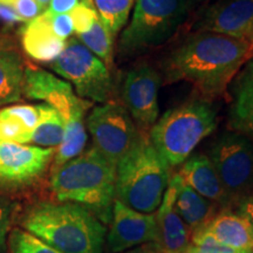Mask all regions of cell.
<instances>
[{
	"instance_id": "cell-12",
	"label": "cell",
	"mask_w": 253,
	"mask_h": 253,
	"mask_svg": "<svg viewBox=\"0 0 253 253\" xmlns=\"http://www.w3.org/2000/svg\"><path fill=\"white\" fill-rule=\"evenodd\" d=\"M192 32L253 38V0H213L201 5L189 25Z\"/></svg>"
},
{
	"instance_id": "cell-30",
	"label": "cell",
	"mask_w": 253,
	"mask_h": 253,
	"mask_svg": "<svg viewBox=\"0 0 253 253\" xmlns=\"http://www.w3.org/2000/svg\"><path fill=\"white\" fill-rule=\"evenodd\" d=\"M32 131H28L23 125L15 120L0 116V141L28 144Z\"/></svg>"
},
{
	"instance_id": "cell-6",
	"label": "cell",
	"mask_w": 253,
	"mask_h": 253,
	"mask_svg": "<svg viewBox=\"0 0 253 253\" xmlns=\"http://www.w3.org/2000/svg\"><path fill=\"white\" fill-rule=\"evenodd\" d=\"M217 126V109L211 101H188L168 110L149 130L155 149L169 167L183 164L196 147Z\"/></svg>"
},
{
	"instance_id": "cell-37",
	"label": "cell",
	"mask_w": 253,
	"mask_h": 253,
	"mask_svg": "<svg viewBox=\"0 0 253 253\" xmlns=\"http://www.w3.org/2000/svg\"><path fill=\"white\" fill-rule=\"evenodd\" d=\"M183 253H202L201 251H199V250L197 249V248H196V246H194V245H190L189 246V248L188 249H186L185 250V251L184 252H183Z\"/></svg>"
},
{
	"instance_id": "cell-26",
	"label": "cell",
	"mask_w": 253,
	"mask_h": 253,
	"mask_svg": "<svg viewBox=\"0 0 253 253\" xmlns=\"http://www.w3.org/2000/svg\"><path fill=\"white\" fill-rule=\"evenodd\" d=\"M7 249L11 253H62L50 248L23 229L9 231Z\"/></svg>"
},
{
	"instance_id": "cell-36",
	"label": "cell",
	"mask_w": 253,
	"mask_h": 253,
	"mask_svg": "<svg viewBox=\"0 0 253 253\" xmlns=\"http://www.w3.org/2000/svg\"><path fill=\"white\" fill-rule=\"evenodd\" d=\"M121 253H162V251H161L160 246L156 243H148V244L140 245L137 248L130 249L128 251Z\"/></svg>"
},
{
	"instance_id": "cell-19",
	"label": "cell",
	"mask_w": 253,
	"mask_h": 253,
	"mask_svg": "<svg viewBox=\"0 0 253 253\" xmlns=\"http://www.w3.org/2000/svg\"><path fill=\"white\" fill-rule=\"evenodd\" d=\"M178 176L186 185L212 203L230 204L216 169L207 155L196 154L190 156L183 163Z\"/></svg>"
},
{
	"instance_id": "cell-4",
	"label": "cell",
	"mask_w": 253,
	"mask_h": 253,
	"mask_svg": "<svg viewBox=\"0 0 253 253\" xmlns=\"http://www.w3.org/2000/svg\"><path fill=\"white\" fill-rule=\"evenodd\" d=\"M199 6L196 0H136L131 20L120 38V56L137 58L167 45L189 27Z\"/></svg>"
},
{
	"instance_id": "cell-33",
	"label": "cell",
	"mask_w": 253,
	"mask_h": 253,
	"mask_svg": "<svg viewBox=\"0 0 253 253\" xmlns=\"http://www.w3.org/2000/svg\"><path fill=\"white\" fill-rule=\"evenodd\" d=\"M81 0H49L47 11L52 14L69 13Z\"/></svg>"
},
{
	"instance_id": "cell-31",
	"label": "cell",
	"mask_w": 253,
	"mask_h": 253,
	"mask_svg": "<svg viewBox=\"0 0 253 253\" xmlns=\"http://www.w3.org/2000/svg\"><path fill=\"white\" fill-rule=\"evenodd\" d=\"M191 244L196 246L202 253H251L239 251V250L231 249L229 246L220 244L204 229H199L192 233Z\"/></svg>"
},
{
	"instance_id": "cell-11",
	"label": "cell",
	"mask_w": 253,
	"mask_h": 253,
	"mask_svg": "<svg viewBox=\"0 0 253 253\" xmlns=\"http://www.w3.org/2000/svg\"><path fill=\"white\" fill-rule=\"evenodd\" d=\"M161 84V73L148 63H140L126 73L122 87V99L125 108L138 126V130H150L158 120V90Z\"/></svg>"
},
{
	"instance_id": "cell-16",
	"label": "cell",
	"mask_w": 253,
	"mask_h": 253,
	"mask_svg": "<svg viewBox=\"0 0 253 253\" xmlns=\"http://www.w3.org/2000/svg\"><path fill=\"white\" fill-rule=\"evenodd\" d=\"M230 130L253 142V58L231 82Z\"/></svg>"
},
{
	"instance_id": "cell-13",
	"label": "cell",
	"mask_w": 253,
	"mask_h": 253,
	"mask_svg": "<svg viewBox=\"0 0 253 253\" xmlns=\"http://www.w3.org/2000/svg\"><path fill=\"white\" fill-rule=\"evenodd\" d=\"M23 95L31 100H42L61 114L65 123L84 116L91 107L90 101L75 95L72 84L60 80L52 73L26 63Z\"/></svg>"
},
{
	"instance_id": "cell-18",
	"label": "cell",
	"mask_w": 253,
	"mask_h": 253,
	"mask_svg": "<svg viewBox=\"0 0 253 253\" xmlns=\"http://www.w3.org/2000/svg\"><path fill=\"white\" fill-rule=\"evenodd\" d=\"M48 11L28 21L21 28V45L25 53L36 61L52 63L65 48L66 41L59 39L50 26Z\"/></svg>"
},
{
	"instance_id": "cell-35",
	"label": "cell",
	"mask_w": 253,
	"mask_h": 253,
	"mask_svg": "<svg viewBox=\"0 0 253 253\" xmlns=\"http://www.w3.org/2000/svg\"><path fill=\"white\" fill-rule=\"evenodd\" d=\"M0 20L6 25H9V26L18 23H25L23 19L19 17L17 12L14 11L13 7L5 4H0Z\"/></svg>"
},
{
	"instance_id": "cell-1",
	"label": "cell",
	"mask_w": 253,
	"mask_h": 253,
	"mask_svg": "<svg viewBox=\"0 0 253 253\" xmlns=\"http://www.w3.org/2000/svg\"><path fill=\"white\" fill-rule=\"evenodd\" d=\"M252 58L253 38L192 32L164 58L161 69L167 84L188 82L201 99L212 101L226 93Z\"/></svg>"
},
{
	"instance_id": "cell-23",
	"label": "cell",
	"mask_w": 253,
	"mask_h": 253,
	"mask_svg": "<svg viewBox=\"0 0 253 253\" xmlns=\"http://www.w3.org/2000/svg\"><path fill=\"white\" fill-rule=\"evenodd\" d=\"M86 142L87 132L84 126V116H78L66 122L63 140L55 150L50 171L58 169L84 153Z\"/></svg>"
},
{
	"instance_id": "cell-14",
	"label": "cell",
	"mask_w": 253,
	"mask_h": 253,
	"mask_svg": "<svg viewBox=\"0 0 253 253\" xmlns=\"http://www.w3.org/2000/svg\"><path fill=\"white\" fill-rule=\"evenodd\" d=\"M108 248L121 253L148 243H158L156 213H142L115 199L110 230L107 236Z\"/></svg>"
},
{
	"instance_id": "cell-20",
	"label": "cell",
	"mask_w": 253,
	"mask_h": 253,
	"mask_svg": "<svg viewBox=\"0 0 253 253\" xmlns=\"http://www.w3.org/2000/svg\"><path fill=\"white\" fill-rule=\"evenodd\" d=\"M176 186L175 207L191 232L204 227L214 217L216 205L186 185L178 175L172 176Z\"/></svg>"
},
{
	"instance_id": "cell-38",
	"label": "cell",
	"mask_w": 253,
	"mask_h": 253,
	"mask_svg": "<svg viewBox=\"0 0 253 253\" xmlns=\"http://www.w3.org/2000/svg\"><path fill=\"white\" fill-rule=\"evenodd\" d=\"M36 1L39 4L41 7L47 9V7H48V4H49V0H36Z\"/></svg>"
},
{
	"instance_id": "cell-24",
	"label": "cell",
	"mask_w": 253,
	"mask_h": 253,
	"mask_svg": "<svg viewBox=\"0 0 253 253\" xmlns=\"http://www.w3.org/2000/svg\"><path fill=\"white\" fill-rule=\"evenodd\" d=\"M136 0H94L97 17L112 36H116L128 23Z\"/></svg>"
},
{
	"instance_id": "cell-28",
	"label": "cell",
	"mask_w": 253,
	"mask_h": 253,
	"mask_svg": "<svg viewBox=\"0 0 253 253\" xmlns=\"http://www.w3.org/2000/svg\"><path fill=\"white\" fill-rule=\"evenodd\" d=\"M0 116L8 118L23 125L28 131H33L40 120L39 108L31 104H15L0 110Z\"/></svg>"
},
{
	"instance_id": "cell-7",
	"label": "cell",
	"mask_w": 253,
	"mask_h": 253,
	"mask_svg": "<svg viewBox=\"0 0 253 253\" xmlns=\"http://www.w3.org/2000/svg\"><path fill=\"white\" fill-rule=\"evenodd\" d=\"M50 68L66 79L81 99L102 104L114 99L116 89L112 72L78 38L71 37L66 41Z\"/></svg>"
},
{
	"instance_id": "cell-27",
	"label": "cell",
	"mask_w": 253,
	"mask_h": 253,
	"mask_svg": "<svg viewBox=\"0 0 253 253\" xmlns=\"http://www.w3.org/2000/svg\"><path fill=\"white\" fill-rule=\"evenodd\" d=\"M69 15L73 20V26L77 36L89 31L95 21L99 19L94 6V0H81L79 5L69 12Z\"/></svg>"
},
{
	"instance_id": "cell-2",
	"label": "cell",
	"mask_w": 253,
	"mask_h": 253,
	"mask_svg": "<svg viewBox=\"0 0 253 253\" xmlns=\"http://www.w3.org/2000/svg\"><path fill=\"white\" fill-rule=\"evenodd\" d=\"M21 226L62 253H102L106 226L78 204L39 202L27 209Z\"/></svg>"
},
{
	"instance_id": "cell-29",
	"label": "cell",
	"mask_w": 253,
	"mask_h": 253,
	"mask_svg": "<svg viewBox=\"0 0 253 253\" xmlns=\"http://www.w3.org/2000/svg\"><path fill=\"white\" fill-rule=\"evenodd\" d=\"M17 204L11 198L0 194V253L7 251V238L11 231Z\"/></svg>"
},
{
	"instance_id": "cell-22",
	"label": "cell",
	"mask_w": 253,
	"mask_h": 253,
	"mask_svg": "<svg viewBox=\"0 0 253 253\" xmlns=\"http://www.w3.org/2000/svg\"><path fill=\"white\" fill-rule=\"evenodd\" d=\"M38 108L40 120L32 131L28 144L56 149L61 144L65 135V120L61 114L49 104L40 103L38 104Z\"/></svg>"
},
{
	"instance_id": "cell-21",
	"label": "cell",
	"mask_w": 253,
	"mask_h": 253,
	"mask_svg": "<svg viewBox=\"0 0 253 253\" xmlns=\"http://www.w3.org/2000/svg\"><path fill=\"white\" fill-rule=\"evenodd\" d=\"M204 229L220 244L253 253V235L249 224L239 214L229 211L214 216Z\"/></svg>"
},
{
	"instance_id": "cell-3",
	"label": "cell",
	"mask_w": 253,
	"mask_h": 253,
	"mask_svg": "<svg viewBox=\"0 0 253 253\" xmlns=\"http://www.w3.org/2000/svg\"><path fill=\"white\" fill-rule=\"evenodd\" d=\"M116 166L90 148L50 171V188L59 202L87 209L103 224L112 219Z\"/></svg>"
},
{
	"instance_id": "cell-25",
	"label": "cell",
	"mask_w": 253,
	"mask_h": 253,
	"mask_svg": "<svg viewBox=\"0 0 253 253\" xmlns=\"http://www.w3.org/2000/svg\"><path fill=\"white\" fill-rule=\"evenodd\" d=\"M77 38L96 55L109 69L114 67V42L112 33L101 23L100 19L86 33L78 34Z\"/></svg>"
},
{
	"instance_id": "cell-17",
	"label": "cell",
	"mask_w": 253,
	"mask_h": 253,
	"mask_svg": "<svg viewBox=\"0 0 253 253\" xmlns=\"http://www.w3.org/2000/svg\"><path fill=\"white\" fill-rule=\"evenodd\" d=\"M24 56L8 34H0V107L17 102L24 96Z\"/></svg>"
},
{
	"instance_id": "cell-39",
	"label": "cell",
	"mask_w": 253,
	"mask_h": 253,
	"mask_svg": "<svg viewBox=\"0 0 253 253\" xmlns=\"http://www.w3.org/2000/svg\"><path fill=\"white\" fill-rule=\"evenodd\" d=\"M196 1L199 2L201 5H204V4H208V2H210V1H213V0H196Z\"/></svg>"
},
{
	"instance_id": "cell-8",
	"label": "cell",
	"mask_w": 253,
	"mask_h": 253,
	"mask_svg": "<svg viewBox=\"0 0 253 253\" xmlns=\"http://www.w3.org/2000/svg\"><path fill=\"white\" fill-rule=\"evenodd\" d=\"M212 162L230 204L242 202L253 189V142L233 131L221 134L210 149Z\"/></svg>"
},
{
	"instance_id": "cell-32",
	"label": "cell",
	"mask_w": 253,
	"mask_h": 253,
	"mask_svg": "<svg viewBox=\"0 0 253 253\" xmlns=\"http://www.w3.org/2000/svg\"><path fill=\"white\" fill-rule=\"evenodd\" d=\"M50 26L55 36L63 41H67L74 33V26H73V20L69 13L52 14Z\"/></svg>"
},
{
	"instance_id": "cell-34",
	"label": "cell",
	"mask_w": 253,
	"mask_h": 253,
	"mask_svg": "<svg viewBox=\"0 0 253 253\" xmlns=\"http://www.w3.org/2000/svg\"><path fill=\"white\" fill-rule=\"evenodd\" d=\"M238 214L242 218H244L246 223L249 224L253 235V194L248 196L244 201L240 202Z\"/></svg>"
},
{
	"instance_id": "cell-5",
	"label": "cell",
	"mask_w": 253,
	"mask_h": 253,
	"mask_svg": "<svg viewBox=\"0 0 253 253\" xmlns=\"http://www.w3.org/2000/svg\"><path fill=\"white\" fill-rule=\"evenodd\" d=\"M169 168L147 132H142L116 166L115 199L138 212L155 213L171 178Z\"/></svg>"
},
{
	"instance_id": "cell-9",
	"label": "cell",
	"mask_w": 253,
	"mask_h": 253,
	"mask_svg": "<svg viewBox=\"0 0 253 253\" xmlns=\"http://www.w3.org/2000/svg\"><path fill=\"white\" fill-rule=\"evenodd\" d=\"M87 126L94 148L115 166L135 147L143 132L138 130L125 106L115 102L94 107L87 118Z\"/></svg>"
},
{
	"instance_id": "cell-10",
	"label": "cell",
	"mask_w": 253,
	"mask_h": 253,
	"mask_svg": "<svg viewBox=\"0 0 253 253\" xmlns=\"http://www.w3.org/2000/svg\"><path fill=\"white\" fill-rule=\"evenodd\" d=\"M55 150L0 141V189L20 190L37 183L53 162Z\"/></svg>"
},
{
	"instance_id": "cell-15",
	"label": "cell",
	"mask_w": 253,
	"mask_h": 253,
	"mask_svg": "<svg viewBox=\"0 0 253 253\" xmlns=\"http://www.w3.org/2000/svg\"><path fill=\"white\" fill-rule=\"evenodd\" d=\"M175 198L176 186L171 177L162 203L155 212L158 227L157 244L162 253H183L191 245L192 232L177 212Z\"/></svg>"
}]
</instances>
